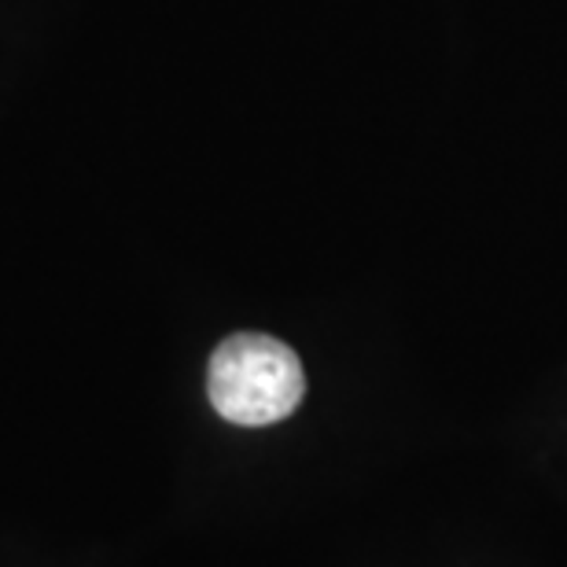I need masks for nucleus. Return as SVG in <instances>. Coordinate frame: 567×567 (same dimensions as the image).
<instances>
[{
	"instance_id": "nucleus-1",
	"label": "nucleus",
	"mask_w": 567,
	"mask_h": 567,
	"mask_svg": "<svg viewBox=\"0 0 567 567\" xmlns=\"http://www.w3.org/2000/svg\"><path fill=\"white\" fill-rule=\"evenodd\" d=\"M207 394L229 424L266 427L299 410L306 372L288 343L262 332H240L214 350Z\"/></svg>"
}]
</instances>
